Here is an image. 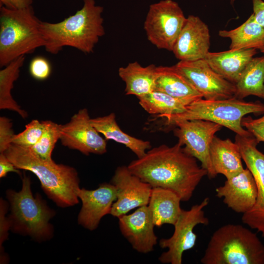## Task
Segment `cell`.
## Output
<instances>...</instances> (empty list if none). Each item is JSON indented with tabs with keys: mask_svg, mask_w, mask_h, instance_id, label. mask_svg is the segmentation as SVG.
I'll use <instances>...</instances> for the list:
<instances>
[{
	"mask_svg": "<svg viewBox=\"0 0 264 264\" xmlns=\"http://www.w3.org/2000/svg\"><path fill=\"white\" fill-rule=\"evenodd\" d=\"M128 168L152 188L170 189L182 201L190 199L202 179L207 176L197 159L185 152L178 142L172 147L162 144L150 149L143 157L131 162Z\"/></svg>",
	"mask_w": 264,
	"mask_h": 264,
	"instance_id": "6da1fadb",
	"label": "cell"
},
{
	"mask_svg": "<svg viewBox=\"0 0 264 264\" xmlns=\"http://www.w3.org/2000/svg\"><path fill=\"white\" fill-rule=\"evenodd\" d=\"M103 11L94 0H83L82 7L63 21L57 23L41 21L46 51L56 54L64 47L70 46L84 53L93 52L100 38L105 34Z\"/></svg>",
	"mask_w": 264,
	"mask_h": 264,
	"instance_id": "7a4b0ae2",
	"label": "cell"
},
{
	"mask_svg": "<svg viewBox=\"0 0 264 264\" xmlns=\"http://www.w3.org/2000/svg\"><path fill=\"white\" fill-rule=\"evenodd\" d=\"M3 153L17 169L34 174L44 192L58 206L65 208L78 203L80 181L75 168L44 159L31 148L13 143Z\"/></svg>",
	"mask_w": 264,
	"mask_h": 264,
	"instance_id": "3957f363",
	"label": "cell"
},
{
	"mask_svg": "<svg viewBox=\"0 0 264 264\" xmlns=\"http://www.w3.org/2000/svg\"><path fill=\"white\" fill-rule=\"evenodd\" d=\"M202 264H264V244L256 234L240 224H227L212 234L200 260Z\"/></svg>",
	"mask_w": 264,
	"mask_h": 264,
	"instance_id": "277c9868",
	"label": "cell"
},
{
	"mask_svg": "<svg viewBox=\"0 0 264 264\" xmlns=\"http://www.w3.org/2000/svg\"><path fill=\"white\" fill-rule=\"evenodd\" d=\"M41 22L35 16L32 5L18 9L0 6V67L44 46Z\"/></svg>",
	"mask_w": 264,
	"mask_h": 264,
	"instance_id": "5b68a950",
	"label": "cell"
},
{
	"mask_svg": "<svg viewBox=\"0 0 264 264\" xmlns=\"http://www.w3.org/2000/svg\"><path fill=\"white\" fill-rule=\"evenodd\" d=\"M249 113L264 114V104L258 101L246 102L234 96L220 100L199 98L186 106L180 113L157 117L164 118L165 125L169 126L182 120H207L225 127L237 134L245 136L251 133L242 126V120Z\"/></svg>",
	"mask_w": 264,
	"mask_h": 264,
	"instance_id": "8992f818",
	"label": "cell"
},
{
	"mask_svg": "<svg viewBox=\"0 0 264 264\" xmlns=\"http://www.w3.org/2000/svg\"><path fill=\"white\" fill-rule=\"evenodd\" d=\"M6 197L10 205V229L14 232L38 241H46L52 236L53 227L49 220L54 212L39 195H33L30 179L25 174L21 190L8 189Z\"/></svg>",
	"mask_w": 264,
	"mask_h": 264,
	"instance_id": "52a82bcc",
	"label": "cell"
},
{
	"mask_svg": "<svg viewBox=\"0 0 264 264\" xmlns=\"http://www.w3.org/2000/svg\"><path fill=\"white\" fill-rule=\"evenodd\" d=\"M186 18L173 0L151 4L143 26L148 40L158 49L172 51Z\"/></svg>",
	"mask_w": 264,
	"mask_h": 264,
	"instance_id": "ba28073f",
	"label": "cell"
},
{
	"mask_svg": "<svg viewBox=\"0 0 264 264\" xmlns=\"http://www.w3.org/2000/svg\"><path fill=\"white\" fill-rule=\"evenodd\" d=\"M209 202V198L206 197L189 210H182L174 225L175 229L172 236L159 241L160 247L168 249L158 258L161 263L182 264L184 252L192 249L196 244L197 235L193 232L194 228L198 224L206 225L209 223V219L205 217L204 211Z\"/></svg>",
	"mask_w": 264,
	"mask_h": 264,
	"instance_id": "9c48e42d",
	"label": "cell"
},
{
	"mask_svg": "<svg viewBox=\"0 0 264 264\" xmlns=\"http://www.w3.org/2000/svg\"><path fill=\"white\" fill-rule=\"evenodd\" d=\"M174 133L178 143L185 152L198 160L201 166L207 172L209 178H215V173L210 158V148L216 133L221 125L204 120H182L175 122Z\"/></svg>",
	"mask_w": 264,
	"mask_h": 264,
	"instance_id": "30bf717a",
	"label": "cell"
},
{
	"mask_svg": "<svg viewBox=\"0 0 264 264\" xmlns=\"http://www.w3.org/2000/svg\"><path fill=\"white\" fill-rule=\"evenodd\" d=\"M235 142L257 188L256 202L250 211L242 214V221L251 228L256 229L264 238V153L257 149L259 141L252 134L246 136L236 134Z\"/></svg>",
	"mask_w": 264,
	"mask_h": 264,
	"instance_id": "8fae6325",
	"label": "cell"
},
{
	"mask_svg": "<svg viewBox=\"0 0 264 264\" xmlns=\"http://www.w3.org/2000/svg\"><path fill=\"white\" fill-rule=\"evenodd\" d=\"M175 66L204 99L220 100L235 96V84L213 70L204 59L179 61Z\"/></svg>",
	"mask_w": 264,
	"mask_h": 264,
	"instance_id": "7c38bea8",
	"label": "cell"
},
{
	"mask_svg": "<svg viewBox=\"0 0 264 264\" xmlns=\"http://www.w3.org/2000/svg\"><path fill=\"white\" fill-rule=\"evenodd\" d=\"M110 183L116 192V199L113 202L110 214L119 218L131 210L148 205L152 187L132 174L128 166L117 167Z\"/></svg>",
	"mask_w": 264,
	"mask_h": 264,
	"instance_id": "4fadbf2b",
	"label": "cell"
},
{
	"mask_svg": "<svg viewBox=\"0 0 264 264\" xmlns=\"http://www.w3.org/2000/svg\"><path fill=\"white\" fill-rule=\"evenodd\" d=\"M88 110L84 108L74 114L70 121L61 125L60 140L63 145L88 155L107 152L106 140L91 125Z\"/></svg>",
	"mask_w": 264,
	"mask_h": 264,
	"instance_id": "5bb4252c",
	"label": "cell"
},
{
	"mask_svg": "<svg viewBox=\"0 0 264 264\" xmlns=\"http://www.w3.org/2000/svg\"><path fill=\"white\" fill-rule=\"evenodd\" d=\"M210 46V35L207 25L198 17L189 15L172 52L179 61H195L205 59Z\"/></svg>",
	"mask_w": 264,
	"mask_h": 264,
	"instance_id": "9a60e30c",
	"label": "cell"
},
{
	"mask_svg": "<svg viewBox=\"0 0 264 264\" xmlns=\"http://www.w3.org/2000/svg\"><path fill=\"white\" fill-rule=\"evenodd\" d=\"M77 196L82 203L78 222L90 231L96 229L101 219L110 214L117 198L116 189L111 183H101L95 190L80 188Z\"/></svg>",
	"mask_w": 264,
	"mask_h": 264,
	"instance_id": "2e32d148",
	"label": "cell"
},
{
	"mask_svg": "<svg viewBox=\"0 0 264 264\" xmlns=\"http://www.w3.org/2000/svg\"><path fill=\"white\" fill-rule=\"evenodd\" d=\"M118 219L121 233L134 250L144 254L154 250L157 238L154 233L155 225L148 205L138 207L132 213Z\"/></svg>",
	"mask_w": 264,
	"mask_h": 264,
	"instance_id": "e0dca14e",
	"label": "cell"
},
{
	"mask_svg": "<svg viewBox=\"0 0 264 264\" xmlns=\"http://www.w3.org/2000/svg\"><path fill=\"white\" fill-rule=\"evenodd\" d=\"M216 196L236 213L242 214L254 205L257 196L255 179L246 168L234 176L226 179L222 186L216 189Z\"/></svg>",
	"mask_w": 264,
	"mask_h": 264,
	"instance_id": "ac0fdd59",
	"label": "cell"
},
{
	"mask_svg": "<svg viewBox=\"0 0 264 264\" xmlns=\"http://www.w3.org/2000/svg\"><path fill=\"white\" fill-rule=\"evenodd\" d=\"M256 53L257 49L254 48L229 49L221 52H209L204 59L213 70L235 84Z\"/></svg>",
	"mask_w": 264,
	"mask_h": 264,
	"instance_id": "d6986e66",
	"label": "cell"
},
{
	"mask_svg": "<svg viewBox=\"0 0 264 264\" xmlns=\"http://www.w3.org/2000/svg\"><path fill=\"white\" fill-rule=\"evenodd\" d=\"M154 90L164 92L184 102L187 105L203 98L186 77L175 67H157Z\"/></svg>",
	"mask_w": 264,
	"mask_h": 264,
	"instance_id": "ffe728a7",
	"label": "cell"
},
{
	"mask_svg": "<svg viewBox=\"0 0 264 264\" xmlns=\"http://www.w3.org/2000/svg\"><path fill=\"white\" fill-rule=\"evenodd\" d=\"M210 155L216 175H223L226 179L244 169L240 149L229 139H221L215 135L210 145Z\"/></svg>",
	"mask_w": 264,
	"mask_h": 264,
	"instance_id": "44dd1931",
	"label": "cell"
},
{
	"mask_svg": "<svg viewBox=\"0 0 264 264\" xmlns=\"http://www.w3.org/2000/svg\"><path fill=\"white\" fill-rule=\"evenodd\" d=\"M157 67L154 64L143 66L135 61L119 67L118 75L125 83L126 95H133L138 98L154 91Z\"/></svg>",
	"mask_w": 264,
	"mask_h": 264,
	"instance_id": "7402d4cb",
	"label": "cell"
},
{
	"mask_svg": "<svg viewBox=\"0 0 264 264\" xmlns=\"http://www.w3.org/2000/svg\"><path fill=\"white\" fill-rule=\"evenodd\" d=\"M181 201L178 195L170 189L153 188L148 206L154 225L158 227L164 224L174 225L182 210L180 207Z\"/></svg>",
	"mask_w": 264,
	"mask_h": 264,
	"instance_id": "603a6c76",
	"label": "cell"
},
{
	"mask_svg": "<svg viewBox=\"0 0 264 264\" xmlns=\"http://www.w3.org/2000/svg\"><path fill=\"white\" fill-rule=\"evenodd\" d=\"M90 121L97 131L104 136L106 140H111L124 145L136 154L137 158L143 157L147 150L151 149L149 141L137 138L122 131L117 123L113 112L106 116L90 118Z\"/></svg>",
	"mask_w": 264,
	"mask_h": 264,
	"instance_id": "cb8c5ba5",
	"label": "cell"
},
{
	"mask_svg": "<svg viewBox=\"0 0 264 264\" xmlns=\"http://www.w3.org/2000/svg\"><path fill=\"white\" fill-rule=\"evenodd\" d=\"M219 35L230 40V49H260L264 45V27L256 21L252 14L239 26L229 30H220Z\"/></svg>",
	"mask_w": 264,
	"mask_h": 264,
	"instance_id": "d4e9b609",
	"label": "cell"
},
{
	"mask_svg": "<svg viewBox=\"0 0 264 264\" xmlns=\"http://www.w3.org/2000/svg\"><path fill=\"white\" fill-rule=\"evenodd\" d=\"M235 97L240 99L254 95L264 99V56L253 57L235 84Z\"/></svg>",
	"mask_w": 264,
	"mask_h": 264,
	"instance_id": "484cf974",
	"label": "cell"
},
{
	"mask_svg": "<svg viewBox=\"0 0 264 264\" xmlns=\"http://www.w3.org/2000/svg\"><path fill=\"white\" fill-rule=\"evenodd\" d=\"M24 60V55H22L0 70V109L16 111L22 118L27 117V113L21 109L13 98L11 93L14 82L19 78L20 68Z\"/></svg>",
	"mask_w": 264,
	"mask_h": 264,
	"instance_id": "4316f807",
	"label": "cell"
},
{
	"mask_svg": "<svg viewBox=\"0 0 264 264\" xmlns=\"http://www.w3.org/2000/svg\"><path fill=\"white\" fill-rule=\"evenodd\" d=\"M138 99L139 105L146 111L156 116L180 113L187 106L182 101L157 90Z\"/></svg>",
	"mask_w": 264,
	"mask_h": 264,
	"instance_id": "83f0119b",
	"label": "cell"
},
{
	"mask_svg": "<svg viewBox=\"0 0 264 264\" xmlns=\"http://www.w3.org/2000/svg\"><path fill=\"white\" fill-rule=\"evenodd\" d=\"M43 133L37 143L31 149L41 158L51 160L52 153L57 141L60 139L61 124L51 120L42 121Z\"/></svg>",
	"mask_w": 264,
	"mask_h": 264,
	"instance_id": "f1b7e54d",
	"label": "cell"
},
{
	"mask_svg": "<svg viewBox=\"0 0 264 264\" xmlns=\"http://www.w3.org/2000/svg\"><path fill=\"white\" fill-rule=\"evenodd\" d=\"M43 132L42 121L32 120L25 126V129L15 134L12 143L28 148H32L40 139Z\"/></svg>",
	"mask_w": 264,
	"mask_h": 264,
	"instance_id": "f546056e",
	"label": "cell"
},
{
	"mask_svg": "<svg viewBox=\"0 0 264 264\" xmlns=\"http://www.w3.org/2000/svg\"><path fill=\"white\" fill-rule=\"evenodd\" d=\"M51 70L50 63L43 56H38L33 58L29 65L30 75L38 81L47 79L50 76Z\"/></svg>",
	"mask_w": 264,
	"mask_h": 264,
	"instance_id": "4dcf8cb0",
	"label": "cell"
},
{
	"mask_svg": "<svg viewBox=\"0 0 264 264\" xmlns=\"http://www.w3.org/2000/svg\"><path fill=\"white\" fill-rule=\"evenodd\" d=\"M242 125L260 142H264V114L257 119L244 116L242 120Z\"/></svg>",
	"mask_w": 264,
	"mask_h": 264,
	"instance_id": "1f68e13d",
	"label": "cell"
},
{
	"mask_svg": "<svg viewBox=\"0 0 264 264\" xmlns=\"http://www.w3.org/2000/svg\"><path fill=\"white\" fill-rule=\"evenodd\" d=\"M11 120L4 116L0 117V153H3L12 143L15 135Z\"/></svg>",
	"mask_w": 264,
	"mask_h": 264,
	"instance_id": "d6a6232c",
	"label": "cell"
},
{
	"mask_svg": "<svg viewBox=\"0 0 264 264\" xmlns=\"http://www.w3.org/2000/svg\"><path fill=\"white\" fill-rule=\"evenodd\" d=\"M8 204L3 199L0 200V246L7 239L8 230L10 229V223L8 217H6Z\"/></svg>",
	"mask_w": 264,
	"mask_h": 264,
	"instance_id": "836d02e7",
	"label": "cell"
},
{
	"mask_svg": "<svg viewBox=\"0 0 264 264\" xmlns=\"http://www.w3.org/2000/svg\"><path fill=\"white\" fill-rule=\"evenodd\" d=\"M10 172L20 174L19 169L8 159L4 153H0V177H5Z\"/></svg>",
	"mask_w": 264,
	"mask_h": 264,
	"instance_id": "e575fe53",
	"label": "cell"
},
{
	"mask_svg": "<svg viewBox=\"0 0 264 264\" xmlns=\"http://www.w3.org/2000/svg\"><path fill=\"white\" fill-rule=\"evenodd\" d=\"M252 15L256 21L264 27V1L263 0H252Z\"/></svg>",
	"mask_w": 264,
	"mask_h": 264,
	"instance_id": "d590c367",
	"label": "cell"
},
{
	"mask_svg": "<svg viewBox=\"0 0 264 264\" xmlns=\"http://www.w3.org/2000/svg\"><path fill=\"white\" fill-rule=\"evenodd\" d=\"M33 0H0V6L12 9H18L32 5Z\"/></svg>",
	"mask_w": 264,
	"mask_h": 264,
	"instance_id": "8d00e7d4",
	"label": "cell"
},
{
	"mask_svg": "<svg viewBox=\"0 0 264 264\" xmlns=\"http://www.w3.org/2000/svg\"><path fill=\"white\" fill-rule=\"evenodd\" d=\"M262 53L264 54V45L259 49Z\"/></svg>",
	"mask_w": 264,
	"mask_h": 264,
	"instance_id": "74e56055",
	"label": "cell"
},
{
	"mask_svg": "<svg viewBox=\"0 0 264 264\" xmlns=\"http://www.w3.org/2000/svg\"><path fill=\"white\" fill-rule=\"evenodd\" d=\"M236 0H230V2L232 5H233Z\"/></svg>",
	"mask_w": 264,
	"mask_h": 264,
	"instance_id": "f35d334b",
	"label": "cell"
}]
</instances>
